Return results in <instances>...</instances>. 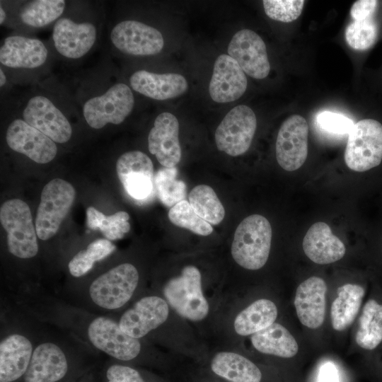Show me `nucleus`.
<instances>
[{
	"label": "nucleus",
	"mask_w": 382,
	"mask_h": 382,
	"mask_svg": "<svg viewBox=\"0 0 382 382\" xmlns=\"http://www.w3.org/2000/svg\"><path fill=\"white\" fill-rule=\"evenodd\" d=\"M54 313L61 325L116 361H134L141 352L140 340L125 333L111 316L68 305L57 306Z\"/></svg>",
	"instance_id": "f257e3e1"
},
{
	"label": "nucleus",
	"mask_w": 382,
	"mask_h": 382,
	"mask_svg": "<svg viewBox=\"0 0 382 382\" xmlns=\"http://www.w3.org/2000/svg\"><path fill=\"white\" fill-rule=\"evenodd\" d=\"M139 282L137 267L124 262L110 267L94 277L80 292L74 294L79 308L110 315L119 311L132 299Z\"/></svg>",
	"instance_id": "f03ea898"
},
{
	"label": "nucleus",
	"mask_w": 382,
	"mask_h": 382,
	"mask_svg": "<svg viewBox=\"0 0 382 382\" xmlns=\"http://www.w3.org/2000/svg\"><path fill=\"white\" fill-rule=\"evenodd\" d=\"M80 364L64 345L43 340L35 345L22 382H76L83 373Z\"/></svg>",
	"instance_id": "7ed1b4c3"
},
{
	"label": "nucleus",
	"mask_w": 382,
	"mask_h": 382,
	"mask_svg": "<svg viewBox=\"0 0 382 382\" xmlns=\"http://www.w3.org/2000/svg\"><path fill=\"white\" fill-rule=\"evenodd\" d=\"M272 227L260 214L245 218L236 229L231 245L233 260L242 267L256 270L262 267L269 257Z\"/></svg>",
	"instance_id": "20e7f679"
},
{
	"label": "nucleus",
	"mask_w": 382,
	"mask_h": 382,
	"mask_svg": "<svg viewBox=\"0 0 382 382\" xmlns=\"http://www.w3.org/2000/svg\"><path fill=\"white\" fill-rule=\"evenodd\" d=\"M0 221L6 232L8 252L20 259H30L39 250L36 229L29 206L20 199L5 202L0 208Z\"/></svg>",
	"instance_id": "39448f33"
},
{
	"label": "nucleus",
	"mask_w": 382,
	"mask_h": 382,
	"mask_svg": "<svg viewBox=\"0 0 382 382\" xmlns=\"http://www.w3.org/2000/svg\"><path fill=\"white\" fill-rule=\"evenodd\" d=\"M134 105L131 88L125 83L116 82L100 94L87 98L82 105V113L89 127L99 129L109 124L122 123Z\"/></svg>",
	"instance_id": "423d86ee"
},
{
	"label": "nucleus",
	"mask_w": 382,
	"mask_h": 382,
	"mask_svg": "<svg viewBox=\"0 0 382 382\" xmlns=\"http://www.w3.org/2000/svg\"><path fill=\"white\" fill-rule=\"evenodd\" d=\"M76 197L74 187L69 182L54 178L43 187L35 219L37 238L47 241L59 229Z\"/></svg>",
	"instance_id": "0eeeda50"
},
{
	"label": "nucleus",
	"mask_w": 382,
	"mask_h": 382,
	"mask_svg": "<svg viewBox=\"0 0 382 382\" xmlns=\"http://www.w3.org/2000/svg\"><path fill=\"white\" fill-rule=\"evenodd\" d=\"M347 166L356 172H365L382 161V124L364 119L354 124L348 134L344 155Z\"/></svg>",
	"instance_id": "6e6552de"
},
{
	"label": "nucleus",
	"mask_w": 382,
	"mask_h": 382,
	"mask_svg": "<svg viewBox=\"0 0 382 382\" xmlns=\"http://www.w3.org/2000/svg\"><path fill=\"white\" fill-rule=\"evenodd\" d=\"M163 294L170 306L181 316L193 321L204 319L209 305L203 295L201 274L192 265L185 267L179 277L170 279Z\"/></svg>",
	"instance_id": "1a4fd4ad"
},
{
	"label": "nucleus",
	"mask_w": 382,
	"mask_h": 382,
	"mask_svg": "<svg viewBox=\"0 0 382 382\" xmlns=\"http://www.w3.org/2000/svg\"><path fill=\"white\" fill-rule=\"evenodd\" d=\"M257 127L253 110L245 105L232 108L215 132L217 149L231 156L245 154L250 146Z\"/></svg>",
	"instance_id": "9d476101"
},
{
	"label": "nucleus",
	"mask_w": 382,
	"mask_h": 382,
	"mask_svg": "<svg viewBox=\"0 0 382 382\" xmlns=\"http://www.w3.org/2000/svg\"><path fill=\"white\" fill-rule=\"evenodd\" d=\"M21 118L55 143L65 144L71 137V123L50 98L36 94L26 101Z\"/></svg>",
	"instance_id": "9b49d317"
},
{
	"label": "nucleus",
	"mask_w": 382,
	"mask_h": 382,
	"mask_svg": "<svg viewBox=\"0 0 382 382\" xmlns=\"http://www.w3.org/2000/svg\"><path fill=\"white\" fill-rule=\"evenodd\" d=\"M112 45L123 54L151 56L161 52L164 46L161 33L156 28L135 20L115 24L110 32Z\"/></svg>",
	"instance_id": "f8f14e48"
},
{
	"label": "nucleus",
	"mask_w": 382,
	"mask_h": 382,
	"mask_svg": "<svg viewBox=\"0 0 382 382\" xmlns=\"http://www.w3.org/2000/svg\"><path fill=\"white\" fill-rule=\"evenodd\" d=\"M98 35V28L93 22L62 16L53 25L52 39L59 55L67 59H79L93 48Z\"/></svg>",
	"instance_id": "ddd939ff"
},
{
	"label": "nucleus",
	"mask_w": 382,
	"mask_h": 382,
	"mask_svg": "<svg viewBox=\"0 0 382 382\" xmlns=\"http://www.w3.org/2000/svg\"><path fill=\"white\" fill-rule=\"evenodd\" d=\"M308 125L304 117L294 115L281 125L276 140V158L286 171L301 168L308 156Z\"/></svg>",
	"instance_id": "4468645a"
},
{
	"label": "nucleus",
	"mask_w": 382,
	"mask_h": 382,
	"mask_svg": "<svg viewBox=\"0 0 382 382\" xmlns=\"http://www.w3.org/2000/svg\"><path fill=\"white\" fill-rule=\"evenodd\" d=\"M169 314L167 302L158 296H146L124 311L118 321L129 336L141 339L161 325Z\"/></svg>",
	"instance_id": "2eb2a0df"
},
{
	"label": "nucleus",
	"mask_w": 382,
	"mask_h": 382,
	"mask_svg": "<svg viewBox=\"0 0 382 382\" xmlns=\"http://www.w3.org/2000/svg\"><path fill=\"white\" fill-rule=\"evenodd\" d=\"M116 171L131 197L144 200L151 196L154 187V165L146 154L140 151L123 154L117 161Z\"/></svg>",
	"instance_id": "dca6fc26"
},
{
	"label": "nucleus",
	"mask_w": 382,
	"mask_h": 382,
	"mask_svg": "<svg viewBox=\"0 0 382 382\" xmlns=\"http://www.w3.org/2000/svg\"><path fill=\"white\" fill-rule=\"evenodd\" d=\"M6 141L11 149L37 163H47L57 154L56 143L22 118H16L9 124Z\"/></svg>",
	"instance_id": "f3484780"
},
{
	"label": "nucleus",
	"mask_w": 382,
	"mask_h": 382,
	"mask_svg": "<svg viewBox=\"0 0 382 382\" xmlns=\"http://www.w3.org/2000/svg\"><path fill=\"white\" fill-rule=\"evenodd\" d=\"M228 54L250 77L262 79L268 76L270 64L266 45L253 30L238 31L228 44Z\"/></svg>",
	"instance_id": "a211bd4d"
},
{
	"label": "nucleus",
	"mask_w": 382,
	"mask_h": 382,
	"mask_svg": "<svg viewBox=\"0 0 382 382\" xmlns=\"http://www.w3.org/2000/svg\"><path fill=\"white\" fill-rule=\"evenodd\" d=\"M35 345L25 333H7L0 342V382H22Z\"/></svg>",
	"instance_id": "6ab92c4d"
},
{
	"label": "nucleus",
	"mask_w": 382,
	"mask_h": 382,
	"mask_svg": "<svg viewBox=\"0 0 382 382\" xmlns=\"http://www.w3.org/2000/svg\"><path fill=\"white\" fill-rule=\"evenodd\" d=\"M179 122L173 114L164 112L155 119L148 136L149 152L165 168H173L181 159Z\"/></svg>",
	"instance_id": "aec40b11"
},
{
	"label": "nucleus",
	"mask_w": 382,
	"mask_h": 382,
	"mask_svg": "<svg viewBox=\"0 0 382 382\" xmlns=\"http://www.w3.org/2000/svg\"><path fill=\"white\" fill-rule=\"evenodd\" d=\"M248 81L245 72L228 54H220L214 65L209 85L212 99L219 103H229L245 92Z\"/></svg>",
	"instance_id": "412c9836"
},
{
	"label": "nucleus",
	"mask_w": 382,
	"mask_h": 382,
	"mask_svg": "<svg viewBox=\"0 0 382 382\" xmlns=\"http://www.w3.org/2000/svg\"><path fill=\"white\" fill-rule=\"evenodd\" d=\"M49 52L42 41L35 37L10 35L0 47L1 66L16 69H35L45 64Z\"/></svg>",
	"instance_id": "4be33fe9"
},
{
	"label": "nucleus",
	"mask_w": 382,
	"mask_h": 382,
	"mask_svg": "<svg viewBox=\"0 0 382 382\" xmlns=\"http://www.w3.org/2000/svg\"><path fill=\"white\" fill-rule=\"evenodd\" d=\"M325 282L318 277H311L296 289L294 306L299 320L304 326L316 329L323 323L325 315Z\"/></svg>",
	"instance_id": "5701e85b"
},
{
	"label": "nucleus",
	"mask_w": 382,
	"mask_h": 382,
	"mask_svg": "<svg viewBox=\"0 0 382 382\" xmlns=\"http://www.w3.org/2000/svg\"><path fill=\"white\" fill-rule=\"evenodd\" d=\"M131 88L151 99L164 100L183 94L188 88L185 78L178 74H156L146 70L134 72L129 78Z\"/></svg>",
	"instance_id": "b1692460"
},
{
	"label": "nucleus",
	"mask_w": 382,
	"mask_h": 382,
	"mask_svg": "<svg viewBox=\"0 0 382 382\" xmlns=\"http://www.w3.org/2000/svg\"><path fill=\"white\" fill-rule=\"evenodd\" d=\"M303 250L313 262L326 265L338 261L345 254V246L339 238L332 233L325 222L313 224L303 240Z\"/></svg>",
	"instance_id": "393cba45"
},
{
	"label": "nucleus",
	"mask_w": 382,
	"mask_h": 382,
	"mask_svg": "<svg viewBox=\"0 0 382 382\" xmlns=\"http://www.w3.org/2000/svg\"><path fill=\"white\" fill-rule=\"evenodd\" d=\"M212 371L228 382H261L260 369L246 357L233 352L216 354L210 364Z\"/></svg>",
	"instance_id": "a878e982"
},
{
	"label": "nucleus",
	"mask_w": 382,
	"mask_h": 382,
	"mask_svg": "<svg viewBox=\"0 0 382 382\" xmlns=\"http://www.w3.org/2000/svg\"><path fill=\"white\" fill-rule=\"evenodd\" d=\"M337 296L333 301L331 310V323L334 330L342 331L348 328L357 316L365 294L360 284H346L337 290Z\"/></svg>",
	"instance_id": "bb28decb"
},
{
	"label": "nucleus",
	"mask_w": 382,
	"mask_h": 382,
	"mask_svg": "<svg viewBox=\"0 0 382 382\" xmlns=\"http://www.w3.org/2000/svg\"><path fill=\"white\" fill-rule=\"evenodd\" d=\"M251 342L258 352L282 358L293 357L299 350L293 335L285 327L277 323L253 334Z\"/></svg>",
	"instance_id": "cd10ccee"
},
{
	"label": "nucleus",
	"mask_w": 382,
	"mask_h": 382,
	"mask_svg": "<svg viewBox=\"0 0 382 382\" xmlns=\"http://www.w3.org/2000/svg\"><path fill=\"white\" fill-rule=\"evenodd\" d=\"M370 298L366 302L359 318L355 341L366 351H374L382 344V302Z\"/></svg>",
	"instance_id": "c85d7f7f"
},
{
	"label": "nucleus",
	"mask_w": 382,
	"mask_h": 382,
	"mask_svg": "<svg viewBox=\"0 0 382 382\" xmlns=\"http://www.w3.org/2000/svg\"><path fill=\"white\" fill-rule=\"evenodd\" d=\"M277 316V308L272 301L259 299L238 314L234 329L240 335H253L274 323Z\"/></svg>",
	"instance_id": "c756f323"
},
{
	"label": "nucleus",
	"mask_w": 382,
	"mask_h": 382,
	"mask_svg": "<svg viewBox=\"0 0 382 382\" xmlns=\"http://www.w3.org/2000/svg\"><path fill=\"white\" fill-rule=\"evenodd\" d=\"M64 0H35L26 3L20 10V21L33 28L46 27L60 18L65 10Z\"/></svg>",
	"instance_id": "7c9ffc66"
},
{
	"label": "nucleus",
	"mask_w": 382,
	"mask_h": 382,
	"mask_svg": "<svg viewBox=\"0 0 382 382\" xmlns=\"http://www.w3.org/2000/svg\"><path fill=\"white\" fill-rule=\"evenodd\" d=\"M189 203L196 214L210 224L222 221L225 209L214 190L209 185H199L190 192Z\"/></svg>",
	"instance_id": "2f4dec72"
},
{
	"label": "nucleus",
	"mask_w": 382,
	"mask_h": 382,
	"mask_svg": "<svg viewBox=\"0 0 382 382\" xmlns=\"http://www.w3.org/2000/svg\"><path fill=\"white\" fill-rule=\"evenodd\" d=\"M115 250V245L105 238H98L90 243L86 248L79 250L68 263L70 274L79 278L86 275L95 262L105 259Z\"/></svg>",
	"instance_id": "473e14b6"
},
{
	"label": "nucleus",
	"mask_w": 382,
	"mask_h": 382,
	"mask_svg": "<svg viewBox=\"0 0 382 382\" xmlns=\"http://www.w3.org/2000/svg\"><path fill=\"white\" fill-rule=\"evenodd\" d=\"M87 226L92 230H99L109 241L122 238L130 230L129 216L124 211L106 216L93 207L86 209Z\"/></svg>",
	"instance_id": "72a5a7b5"
},
{
	"label": "nucleus",
	"mask_w": 382,
	"mask_h": 382,
	"mask_svg": "<svg viewBox=\"0 0 382 382\" xmlns=\"http://www.w3.org/2000/svg\"><path fill=\"white\" fill-rule=\"evenodd\" d=\"M178 169L162 168L154 175V185L157 196L162 204L173 207L184 200L186 196V185L177 179Z\"/></svg>",
	"instance_id": "f704fd0d"
},
{
	"label": "nucleus",
	"mask_w": 382,
	"mask_h": 382,
	"mask_svg": "<svg viewBox=\"0 0 382 382\" xmlns=\"http://www.w3.org/2000/svg\"><path fill=\"white\" fill-rule=\"evenodd\" d=\"M168 219L175 226L200 236H208L213 231L211 224L199 217L186 200L177 203L170 209Z\"/></svg>",
	"instance_id": "c9c22d12"
},
{
	"label": "nucleus",
	"mask_w": 382,
	"mask_h": 382,
	"mask_svg": "<svg viewBox=\"0 0 382 382\" xmlns=\"http://www.w3.org/2000/svg\"><path fill=\"white\" fill-rule=\"evenodd\" d=\"M378 27L374 16L353 21L345 30V40L352 49L366 50L376 42Z\"/></svg>",
	"instance_id": "e433bc0d"
},
{
	"label": "nucleus",
	"mask_w": 382,
	"mask_h": 382,
	"mask_svg": "<svg viewBox=\"0 0 382 382\" xmlns=\"http://www.w3.org/2000/svg\"><path fill=\"white\" fill-rule=\"evenodd\" d=\"M303 0H264L263 7L266 15L271 19L289 23L297 19L303 10Z\"/></svg>",
	"instance_id": "4c0bfd02"
},
{
	"label": "nucleus",
	"mask_w": 382,
	"mask_h": 382,
	"mask_svg": "<svg viewBox=\"0 0 382 382\" xmlns=\"http://www.w3.org/2000/svg\"><path fill=\"white\" fill-rule=\"evenodd\" d=\"M316 122L321 130L335 135H348L354 125L350 118L328 110L319 112Z\"/></svg>",
	"instance_id": "58836bf2"
},
{
	"label": "nucleus",
	"mask_w": 382,
	"mask_h": 382,
	"mask_svg": "<svg viewBox=\"0 0 382 382\" xmlns=\"http://www.w3.org/2000/svg\"><path fill=\"white\" fill-rule=\"evenodd\" d=\"M103 382H146L140 371L122 362H108L103 371Z\"/></svg>",
	"instance_id": "ea45409f"
},
{
	"label": "nucleus",
	"mask_w": 382,
	"mask_h": 382,
	"mask_svg": "<svg viewBox=\"0 0 382 382\" xmlns=\"http://www.w3.org/2000/svg\"><path fill=\"white\" fill-rule=\"evenodd\" d=\"M377 6L378 1L376 0L356 1L351 7L350 16L353 21L372 17Z\"/></svg>",
	"instance_id": "a19ab883"
},
{
	"label": "nucleus",
	"mask_w": 382,
	"mask_h": 382,
	"mask_svg": "<svg viewBox=\"0 0 382 382\" xmlns=\"http://www.w3.org/2000/svg\"><path fill=\"white\" fill-rule=\"evenodd\" d=\"M319 382H337L336 372L332 365L326 364L323 366L320 374Z\"/></svg>",
	"instance_id": "79ce46f5"
},
{
	"label": "nucleus",
	"mask_w": 382,
	"mask_h": 382,
	"mask_svg": "<svg viewBox=\"0 0 382 382\" xmlns=\"http://www.w3.org/2000/svg\"><path fill=\"white\" fill-rule=\"evenodd\" d=\"M6 18H7L6 12L4 8L2 6V4H1V6H0V24L1 25H3L5 23Z\"/></svg>",
	"instance_id": "37998d69"
},
{
	"label": "nucleus",
	"mask_w": 382,
	"mask_h": 382,
	"mask_svg": "<svg viewBox=\"0 0 382 382\" xmlns=\"http://www.w3.org/2000/svg\"><path fill=\"white\" fill-rule=\"evenodd\" d=\"M6 82H7L6 76L4 70L2 69V67L1 66V69H0V86L1 88L4 87L5 84L6 83Z\"/></svg>",
	"instance_id": "c03bdc74"
},
{
	"label": "nucleus",
	"mask_w": 382,
	"mask_h": 382,
	"mask_svg": "<svg viewBox=\"0 0 382 382\" xmlns=\"http://www.w3.org/2000/svg\"><path fill=\"white\" fill-rule=\"evenodd\" d=\"M76 382H91V381L88 379H83L81 381H76Z\"/></svg>",
	"instance_id": "a18cd8bd"
}]
</instances>
